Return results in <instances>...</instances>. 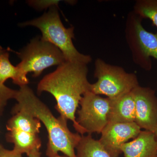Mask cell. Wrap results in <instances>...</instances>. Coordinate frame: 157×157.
<instances>
[{"label": "cell", "instance_id": "52a82bcc", "mask_svg": "<svg viewBox=\"0 0 157 157\" xmlns=\"http://www.w3.org/2000/svg\"><path fill=\"white\" fill-rule=\"evenodd\" d=\"M111 104V99L90 91L83 95L79 102L76 121L85 134H101L109 122Z\"/></svg>", "mask_w": 157, "mask_h": 157}, {"label": "cell", "instance_id": "44dd1931", "mask_svg": "<svg viewBox=\"0 0 157 157\" xmlns=\"http://www.w3.org/2000/svg\"><path fill=\"white\" fill-rule=\"evenodd\" d=\"M5 50H6L5 49H3L2 47L0 46V56H1V55H2V54L3 53V52L5 51Z\"/></svg>", "mask_w": 157, "mask_h": 157}, {"label": "cell", "instance_id": "ac0fdd59", "mask_svg": "<svg viewBox=\"0 0 157 157\" xmlns=\"http://www.w3.org/2000/svg\"><path fill=\"white\" fill-rule=\"evenodd\" d=\"M59 1H31L28 3L31 6L38 9H43L48 7L58 6Z\"/></svg>", "mask_w": 157, "mask_h": 157}, {"label": "cell", "instance_id": "603a6c76", "mask_svg": "<svg viewBox=\"0 0 157 157\" xmlns=\"http://www.w3.org/2000/svg\"><path fill=\"white\" fill-rule=\"evenodd\" d=\"M51 157H68L66 156H65H65L59 155L58 154L55 155H54V156H52Z\"/></svg>", "mask_w": 157, "mask_h": 157}, {"label": "cell", "instance_id": "d6986e66", "mask_svg": "<svg viewBox=\"0 0 157 157\" xmlns=\"http://www.w3.org/2000/svg\"><path fill=\"white\" fill-rule=\"evenodd\" d=\"M0 157H23L22 155L14 150H9L0 144Z\"/></svg>", "mask_w": 157, "mask_h": 157}, {"label": "cell", "instance_id": "9c48e42d", "mask_svg": "<svg viewBox=\"0 0 157 157\" xmlns=\"http://www.w3.org/2000/svg\"><path fill=\"white\" fill-rule=\"evenodd\" d=\"M132 92L135 102V123L141 129L154 133L157 123V98L155 91L139 85Z\"/></svg>", "mask_w": 157, "mask_h": 157}, {"label": "cell", "instance_id": "277c9868", "mask_svg": "<svg viewBox=\"0 0 157 157\" xmlns=\"http://www.w3.org/2000/svg\"><path fill=\"white\" fill-rule=\"evenodd\" d=\"M21 62L16 66L20 79V86L27 85L29 80L27 75L33 73V76L38 77L43 70L52 66H59L66 62L61 51L49 42L39 37L30 42L19 52H16Z\"/></svg>", "mask_w": 157, "mask_h": 157}, {"label": "cell", "instance_id": "e0dca14e", "mask_svg": "<svg viewBox=\"0 0 157 157\" xmlns=\"http://www.w3.org/2000/svg\"><path fill=\"white\" fill-rule=\"evenodd\" d=\"M17 92L0 82V117L2 115L8 101L10 99H15Z\"/></svg>", "mask_w": 157, "mask_h": 157}, {"label": "cell", "instance_id": "4fadbf2b", "mask_svg": "<svg viewBox=\"0 0 157 157\" xmlns=\"http://www.w3.org/2000/svg\"><path fill=\"white\" fill-rule=\"evenodd\" d=\"M13 115L6 124V128L9 132L21 131L39 134L41 122L39 119L24 111H18Z\"/></svg>", "mask_w": 157, "mask_h": 157}, {"label": "cell", "instance_id": "5bb4252c", "mask_svg": "<svg viewBox=\"0 0 157 157\" xmlns=\"http://www.w3.org/2000/svg\"><path fill=\"white\" fill-rule=\"evenodd\" d=\"M76 149V157H111L99 140L90 135H82Z\"/></svg>", "mask_w": 157, "mask_h": 157}, {"label": "cell", "instance_id": "9a60e30c", "mask_svg": "<svg viewBox=\"0 0 157 157\" xmlns=\"http://www.w3.org/2000/svg\"><path fill=\"white\" fill-rule=\"evenodd\" d=\"M133 11L142 18L151 20L157 28V0H137Z\"/></svg>", "mask_w": 157, "mask_h": 157}, {"label": "cell", "instance_id": "3957f363", "mask_svg": "<svg viewBox=\"0 0 157 157\" xmlns=\"http://www.w3.org/2000/svg\"><path fill=\"white\" fill-rule=\"evenodd\" d=\"M29 25L39 29L42 33L41 39L58 48L66 61L86 65L92 61L90 56L80 53L73 45L74 28L65 27L56 6L50 8L41 17L20 24L23 27Z\"/></svg>", "mask_w": 157, "mask_h": 157}, {"label": "cell", "instance_id": "ffe728a7", "mask_svg": "<svg viewBox=\"0 0 157 157\" xmlns=\"http://www.w3.org/2000/svg\"><path fill=\"white\" fill-rule=\"evenodd\" d=\"M41 154L39 151V150H35L31 152L28 155V157H41Z\"/></svg>", "mask_w": 157, "mask_h": 157}, {"label": "cell", "instance_id": "7c38bea8", "mask_svg": "<svg viewBox=\"0 0 157 157\" xmlns=\"http://www.w3.org/2000/svg\"><path fill=\"white\" fill-rule=\"evenodd\" d=\"M6 140L14 144L13 150L20 154L28 155L32 152L40 150L42 141L39 134L24 131H12L6 135Z\"/></svg>", "mask_w": 157, "mask_h": 157}, {"label": "cell", "instance_id": "7a4b0ae2", "mask_svg": "<svg viewBox=\"0 0 157 157\" xmlns=\"http://www.w3.org/2000/svg\"><path fill=\"white\" fill-rule=\"evenodd\" d=\"M15 99L17 103L12 109V114L24 111L36 118L45 126L48 134L47 156L51 157L61 152L66 156L76 157L75 149L82 135L70 131L67 120L61 116L56 117L28 85L20 86Z\"/></svg>", "mask_w": 157, "mask_h": 157}, {"label": "cell", "instance_id": "7402d4cb", "mask_svg": "<svg viewBox=\"0 0 157 157\" xmlns=\"http://www.w3.org/2000/svg\"><path fill=\"white\" fill-rule=\"evenodd\" d=\"M155 136L156 138H157V123L156 125V126L155 129V131L154 133Z\"/></svg>", "mask_w": 157, "mask_h": 157}, {"label": "cell", "instance_id": "cb8c5ba5", "mask_svg": "<svg viewBox=\"0 0 157 157\" xmlns=\"http://www.w3.org/2000/svg\"><path fill=\"white\" fill-rule=\"evenodd\" d=\"M156 157H157V155H156Z\"/></svg>", "mask_w": 157, "mask_h": 157}, {"label": "cell", "instance_id": "8992f818", "mask_svg": "<svg viewBox=\"0 0 157 157\" xmlns=\"http://www.w3.org/2000/svg\"><path fill=\"white\" fill-rule=\"evenodd\" d=\"M142 19L133 11L129 13L126 23L125 38L135 63L149 71L152 68L151 57L157 60V33L145 30L141 23Z\"/></svg>", "mask_w": 157, "mask_h": 157}, {"label": "cell", "instance_id": "8fae6325", "mask_svg": "<svg viewBox=\"0 0 157 157\" xmlns=\"http://www.w3.org/2000/svg\"><path fill=\"white\" fill-rule=\"evenodd\" d=\"M111 100L108 123L135 122V102L132 91Z\"/></svg>", "mask_w": 157, "mask_h": 157}, {"label": "cell", "instance_id": "2e32d148", "mask_svg": "<svg viewBox=\"0 0 157 157\" xmlns=\"http://www.w3.org/2000/svg\"><path fill=\"white\" fill-rule=\"evenodd\" d=\"M9 57V53L6 50L0 56V82L4 84L7 79L11 78L14 83L19 86L18 70L11 63Z\"/></svg>", "mask_w": 157, "mask_h": 157}, {"label": "cell", "instance_id": "5b68a950", "mask_svg": "<svg viewBox=\"0 0 157 157\" xmlns=\"http://www.w3.org/2000/svg\"><path fill=\"white\" fill-rule=\"evenodd\" d=\"M94 76L98 80L90 84V91L110 99L131 92L139 86L135 74L127 73L122 67L107 63L100 58L95 62Z\"/></svg>", "mask_w": 157, "mask_h": 157}, {"label": "cell", "instance_id": "ba28073f", "mask_svg": "<svg viewBox=\"0 0 157 157\" xmlns=\"http://www.w3.org/2000/svg\"><path fill=\"white\" fill-rule=\"evenodd\" d=\"M141 128L133 123H108L101 132L99 141L111 157H119L121 147L131 139H135Z\"/></svg>", "mask_w": 157, "mask_h": 157}, {"label": "cell", "instance_id": "30bf717a", "mask_svg": "<svg viewBox=\"0 0 157 157\" xmlns=\"http://www.w3.org/2000/svg\"><path fill=\"white\" fill-rule=\"evenodd\" d=\"M124 157H156L157 139L153 132L141 131L137 137L121 147Z\"/></svg>", "mask_w": 157, "mask_h": 157}, {"label": "cell", "instance_id": "6da1fadb", "mask_svg": "<svg viewBox=\"0 0 157 157\" xmlns=\"http://www.w3.org/2000/svg\"><path fill=\"white\" fill-rule=\"evenodd\" d=\"M87 65L65 62L56 70L44 76L38 83L37 93H50L56 101L55 108L60 116L73 122L80 135L85 134L77 123L76 113L80 100L90 91Z\"/></svg>", "mask_w": 157, "mask_h": 157}]
</instances>
